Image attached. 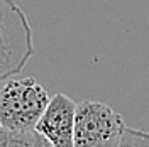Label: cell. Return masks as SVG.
I'll return each instance as SVG.
<instances>
[{"label":"cell","instance_id":"6da1fadb","mask_svg":"<svg viewBox=\"0 0 149 147\" xmlns=\"http://www.w3.org/2000/svg\"><path fill=\"white\" fill-rule=\"evenodd\" d=\"M49 101L47 92L34 78H7L0 88V125L14 130H34Z\"/></svg>","mask_w":149,"mask_h":147},{"label":"cell","instance_id":"7a4b0ae2","mask_svg":"<svg viewBox=\"0 0 149 147\" xmlns=\"http://www.w3.org/2000/svg\"><path fill=\"white\" fill-rule=\"evenodd\" d=\"M120 113L100 101L78 103L74 122V147H120L125 135Z\"/></svg>","mask_w":149,"mask_h":147},{"label":"cell","instance_id":"3957f363","mask_svg":"<svg viewBox=\"0 0 149 147\" xmlns=\"http://www.w3.org/2000/svg\"><path fill=\"white\" fill-rule=\"evenodd\" d=\"M9 7L12 12V19L9 17L7 10L2 9V20H5L12 27V31H9L5 24H2V80H7L12 74L19 73L32 54V39L29 24L14 2L9 0Z\"/></svg>","mask_w":149,"mask_h":147},{"label":"cell","instance_id":"277c9868","mask_svg":"<svg viewBox=\"0 0 149 147\" xmlns=\"http://www.w3.org/2000/svg\"><path fill=\"white\" fill-rule=\"evenodd\" d=\"M78 105L63 93L54 95L36 130L54 147H74V122Z\"/></svg>","mask_w":149,"mask_h":147},{"label":"cell","instance_id":"5b68a950","mask_svg":"<svg viewBox=\"0 0 149 147\" xmlns=\"http://www.w3.org/2000/svg\"><path fill=\"white\" fill-rule=\"evenodd\" d=\"M41 134L34 130L0 129V147H39Z\"/></svg>","mask_w":149,"mask_h":147},{"label":"cell","instance_id":"8992f818","mask_svg":"<svg viewBox=\"0 0 149 147\" xmlns=\"http://www.w3.org/2000/svg\"><path fill=\"white\" fill-rule=\"evenodd\" d=\"M120 147H149V132L127 129Z\"/></svg>","mask_w":149,"mask_h":147},{"label":"cell","instance_id":"52a82bcc","mask_svg":"<svg viewBox=\"0 0 149 147\" xmlns=\"http://www.w3.org/2000/svg\"><path fill=\"white\" fill-rule=\"evenodd\" d=\"M39 147H54V146H53V144H51V142H49L46 137H44V135H41V142H39Z\"/></svg>","mask_w":149,"mask_h":147}]
</instances>
